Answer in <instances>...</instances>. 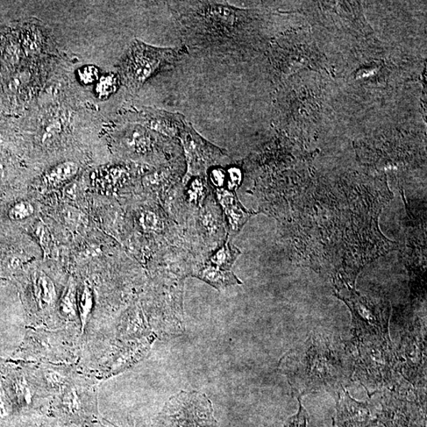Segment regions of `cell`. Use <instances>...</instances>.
I'll return each mask as SVG.
<instances>
[{
  "instance_id": "1",
  "label": "cell",
  "mask_w": 427,
  "mask_h": 427,
  "mask_svg": "<svg viewBox=\"0 0 427 427\" xmlns=\"http://www.w3.org/2000/svg\"><path fill=\"white\" fill-rule=\"evenodd\" d=\"M297 399L306 395L333 393L346 389L354 377V362L347 342L332 332H313L304 343L281 360Z\"/></svg>"
},
{
  "instance_id": "2",
  "label": "cell",
  "mask_w": 427,
  "mask_h": 427,
  "mask_svg": "<svg viewBox=\"0 0 427 427\" xmlns=\"http://www.w3.org/2000/svg\"><path fill=\"white\" fill-rule=\"evenodd\" d=\"M354 362V376L369 397L400 384L396 351L389 332H353L347 343Z\"/></svg>"
},
{
  "instance_id": "3",
  "label": "cell",
  "mask_w": 427,
  "mask_h": 427,
  "mask_svg": "<svg viewBox=\"0 0 427 427\" xmlns=\"http://www.w3.org/2000/svg\"><path fill=\"white\" fill-rule=\"evenodd\" d=\"M80 331L73 327L52 330L28 326L11 359L51 364H77L83 347Z\"/></svg>"
},
{
  "instance_id": "4",
  "label": "cell",
  "mask_w": 427,
  "mask_h": 427,
  "mask_svg": "<svg viewBox=\"0 0 427 427\" xmlns=\"http://www.w3.org/2000/svg\"><path fill=\"white\" fill-rule=\"evenodd\" d=\"M98 381L80 371L50 401L48 412L62 427H82L98 421Z\"/></svg>"
},
{
  "instance_id": "5",
  "label": "cell",
  "mask_w": 427,
  "mask_h": 427,
  "mask_svg": "<svg viewBox=\"0 0 427 427\" xmlns=\"http://www.w3.org/2000/svg\"><path fill=\"white\" fill-rule=\"evenodd\" d=\"M3 386L21 418L47 414L52 398L35 380L30 362L6 360L1 374Z\"/></svg>"
},
{
  "instance_id": "6",
  "label": "cell",
  "mask_w": 427,
  "mask_h": 427,
  "mask_svg": "<svg viewBox=\"0 0 427 427\" xmlns=\"http://www.w3.org/2000/svg\"><path fill=\"white\" fill-rule=\"evenodd\" d=\"M154 427H217L211 403L198 391H181L171 397Z\"/></svg>"
},
{
  "instance_id": "7",
  "label": "cell",
  "mask_w": 427,
  "mask_h": 427,
  "mask_svg": "<svg viewBox=\"0 0 427 427\" xmlns=\"http://www.w3.org/2000/svg\"><path fill=\"white\" fill-rule=\"evenodd\" d=\"M377 394H381L377 422L386 427H426V405L414 390L400 383Z\"/></svg>"
},
{
  "instance_id": "8",
  "label": "cell",
  "mask_w": 427,
  "mask_h": 427,
  "mask_svg": "<svg viewBox=\"0 0 427 427\" xmlns=\"http://www.w3.org/2000/svg\"><path fill=\"white\" fill-rule=\"evenodd\" d=\"M181 53L174 48H160L135 42L123 63L126 83L137 88L158 71L173 65Z\"/></svg>"
},
{
  "instance_id": "9",
  "label": "cell",
  "mask_w": 427,
  "mask_h": 427,
  "mask_svg": "<svg viewBox=\"0 0 427 427\" xmlns=\"http://www.w3.org/2000/svg\"><path fill=\"white\" fill-rule=\"evenodd\" d=\"M343 301L352 315V332H389L390 306L361 295L354 288H343L334 293Z\"/></svg>"
},
{
  "instance_id": "10",
  "label": "cell",
  "mask_w": 427,
  "mask_h": 427,
  "mask_svg": "<svg viewBox=\"0 0 427 427\" xmlns=\"http://www.w3.org/2000/svg\"><path fill=\"white\" fill-rule=\"evenodd\" d=\"M426 341L422 329L413 327L402 337L396 352L401 375L412 386H426Z\"/></svg>"
},
{
  "instance_id": "11",
  "label": "cell",
  "mask_w": 427,
  "mask_h": 427,
  "mask_svg": "<svg viewBox=\"0 0 427 427\" xmlns=\"http://www.w3.org/2000/svg\"><path fill=\"white\" fill-rule=\"evenodd\" d=\"M191 176H204L208 170L223 158L224 152L199 135L185 121L179 132Z\"/></svg>"
},
{
  "instance_id": "12",
  "label": "cell",
  "mask_w": 427,
  "mask_h": 427,
  "mask_svg": "<svg viewBox=\"0 0 427 427\" xmlns=\"http://www.w3.org/2000/svg\"><path fill=\"white\" fill-rule=\"evenodd\" d=\"M336 396V416L333 420L337 427H373L377 420L368 402H359L353 399L346 389Z\"/></svg>"
},
{
  "instance_id": "13",
  "label": "cell",
  "mask_w": 427,
  "mask_h": 427,
  "mask_svg": "<svg viewBox=\"0 0 427 427\" xmlns=\"http://www.w3.org/2000/svg\"><path fill=\"white\" fill-rule=\"evenodd\" d=\"M31 365L35 380L51 398L65 389L80 372L75 364L31 362Z\"/></svg>"
},
{
  "instance_id": "14",
  "label": "cell",
  "mask_w": 427,
  "mask_h": 427,
  "mask_svg": "<svg viewBox=\"0 0 427 427\" xmlns=\"http://www.w3.org/2000/svg\"><path fill=\"white\" fill-rule=\"evenodd\" d=\"M216 197L224 213L226 229L231 240L237 236L248 219L256 213L244 208L234 191L217 189Z\"/></svg>"
},
{
  "instance_id": "15",
  "label": "cell",
  "mask_w": 427,
  "mask_h": 427,
  "mask_svg": "<svg viewBox=\"0 0 427 427\" xmlns=\"http://www.w3.org/2000/svg\"><path fill=\"white\" fill-rule=\"evenodd\" d=\"M58 315L61 329L73 327L80 332L78 311L77 283L73 277L69 278L66 287L63 290L58 305Z\"/></svg>"
},
{
  "instance_id": "16",
  "label": "cell",
  "mask_w": 427,
  "mask_h": 427,
  "mask_svg": "<svg viewBox=\"0 0 427 427\" xmlns=\"http://www.w3.org/2000/svg\"><path fill=\"white\" fill-rule=\"evenodd\" d=\"M198 279L209 283L217 290L224 289L232 285L242 284L238 278L231 270H225L205 263L194 273Z\"/></svg>"
},
{
  "instance_id": "17",
  "label": "cell",
  "mask_w": 427,
  "mask_h": 427,
  "mask_svg": "<svg viewBox=\"0 0 427 427\" xmlns=\"http://www.w3.org/2000/svg\"><path fill=\"white\" fill-rule=\"evenodd\" d=\"M241 255L238 248L233 245L231 241H225L224 244L221 246L210 259L206 262L213 266L225 270H231L235 261Z\"/></svg>"
},
{
  "instance_id": "18",
  "label": "cell",
  "mask_w": 427,
  "mask_h": 427,
  "mask_svg": "<svg viewBox=\"0 0 427 427\" xmlns=\"http://www.w3.org/2000/svg\"><path fill=\"white\" fill-rule=\"evenodd\" d=\"M21 419L3 386L0 375V427H19Z\"/></svg>"
},
{
  "instance_id": "19",
  "label": "cell",
  "mask_w": 427,
  "mask_h": 427,
  "mask_svg": "<svg viewBox=\"0 0 427 427\" xmlns=\"http://www.w3.org/2000/svg\"><path fill=\"white\" fill-rule=\"evenodd\" d=\"M80 167L74 162H65L59 164L44 176V183L49 187L56 186L63 182L69 181L75 176Z\"/></svg>"
},
{
  "instance_id": "20",
  "label": "cell",
  "mask_w": 427,
  "mask_h": 427,
  "mask_svg": "<svg viewBox=\"0 0 427 427\" xmlns=\"http://www.w3.org/2000/svg\"><path fill=\"white\" fill-rule=\"evenodd\" d=\"M125 144L130 151L135 153H146L152 147V139L149 134L139 127L130 128L125 134Z\"/></svg>"
},
{
  "instance_id": "21",
  "label": "cell",
  "mask_w": 427,
  "mask_h": 427,
  "mask_svg": "<svg viewBox=\"0 0 427 427\" xmlns=\"http://www.w3.org/2000/svg\"><path fill=\"white\" fill-rule=\"evenodd\" d=\"M19 427H62L55 418L47 414L35 415L21 419Z\"/></svg>"
},
{
  "instance_id": "22",
  "label": "cell",
  "mask_w": 427,
  "mask_h": 427,
  "mask_svg": "<svg viewBox=\"0 0 427 427\" xmlns=\"http://www.w3.org/2000/svg\"><path fill=\"white\" fill-rule=\"evenodd\" d=\"M117 89V80L113 75H106L100 78L96 88L99 97H107Z\"/></svg>"
},
{
  "instance_id": "23",
  "label": "cell",
  "mask_w": 427,
  "mask_h": 427,
  "mask_svg": "<svg viewBox=\"0 0 427 427\" xmlns=\"http://www.w3.org/2000/svg\"><path fill=\"white\" fill-rule=\"evenodd\" d=\"M34 213V208L31 203L21 201L14 204L9 211V216L13 220H23L31 217Z\"/></svg>"
},
{
  "instance_id": "24",
  "label": "cell",
  "mask_w": 427,
  "mask_h": 427,
  "mask_svg": "<svg viewBox=\"0 0 427 427\" xmlns=\"http://www.w3.org/2000/svg\"><path fill=\"white\" fill-rule=\"evenodd\" d=\"M299 410L296 415L290 417L283 427H307L310 422V416L307 411L303 407L301 399H297Z\"/></svg>"
},
{
  "instance_id": "25",
  "label": "cell",
  "mask_w": 427,
  "mask_h": 427,
  "mask_svg": "<svg viewBox=\"0 0 427 427\" xmlns=\"http://www.w3.org/2000/svg\"><path fill=\"white\" fill-rule=\"evenodd\" d=\"M99 71L95 66H85L78 70V76L84 84L94 83L97 80Z\"/></svg>"
},
{
  "instance_id": "26",
  "label": "cell",
  "mask_w": 427,
  "mask_h": 427,
  "mask_svg": "<svg viewBox=\"0 0 427 427\" xmlns=\"http://www.w3.org/2000/svg\"><path fill=\"white\" fill-rule=\"evenodd\" d=\"M139 223L144 229L154 231L158 228V220L153 212L144 211L141 213Z\"/></svg>"
},
{
  "instance_id": "27",
  "label": "cell",
  "mask_w": 427,
  "mask_h": 427,
  "mask_svg": "<svg viewBox=\"0 0 427 427\" xmlns=\"http://www.w3.org/2000/svg\"><path fill=\"white\" fill-rule=\"evenodd\" d=\"M35 233L40 241L43 251H44L46 254H48L49 252L50 237L47 228L42 223H39L36 227Z\"/></svg>"
},
{
  "instance_id": "28",
  "label": "cell",
  "mask_w": 427,
  "mask_h": 427,
  "mask_svg": "<svg viewBox=\"0 0 427 427\" xmlns=\"http://www.w3.org/2000/svg\"><path fill=\"white\" fill-rule=\"evenodd\" d=\"M226 180V173L222 169L211 171V181L218 189H223Z\"/></svg>"
},
{
  "instance_id": "29",
  "label": "cell",
  "mask_w": 427,
  "mask_h": 427,
  "mask_svg": "<svg viewBox=\"0 0 427 427\" xmlns=\"http://www.w3.org/2000/svg\"><path fill=\"white\" fill-rule=\"evenodd\" d=\"M241 182L240 170L237 168H232L229 170V181H227V189L230 191H235L238 187Z\"/></svg>"
},
{
  "instance_id": "30",
  "label": "cell",
  "mask_w": 427,
  "mask_h": 427,
  "mask_svg": "<svg viewBox=\"0 0 427 427\" xmlns=\"http://www.w3.org/2000/svg\"><path fill=\"white\" fill-rule=\"evenodd\" d=\"M82 427H109V426H106L104 424H102V423H100L99 421H96V422H93L91 423L85 425Z\"/></svg>"
},
{
  "instance_id": "31",
  "label": "cell",
  "mask_w": 427,
  "mask_h": 427,
  "mask_svg": "<svg viewBox=\"0 0 427 427\" xmlns=\"http://www.w3.org/2000/svg\"><path fill=\"white\" fill-rule=\"evenodd\" d=\"M6 361V359H4L1 357H0V375H1V374L3 372V369L5 366Z\"/></svg>"
},
{
  "instance_id": "32",
  "label": "cell",
  "mask_w": 427,
  "mask_h": 427,
  "mask_svg": "<svg viewBox=\"0 0 427 427\" xmlns=\"http://www.w3.org/2000/svg\"><path fill=\"white\" fill-rule=\"evenodd\" d=\"M1 176H2V173H1V172H0V177H1Z\"/></svg>"
}]
</instances>
